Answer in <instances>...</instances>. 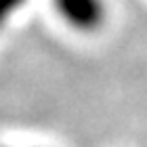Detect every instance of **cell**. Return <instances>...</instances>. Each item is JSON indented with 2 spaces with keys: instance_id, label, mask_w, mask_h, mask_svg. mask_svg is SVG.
I'll return each mask as SVG.
<instances>
[{
  "instance_id": "6da1fadb",
  "label": "cell",
  "mask_w": 147,
  "mask_h": 147,
  "mask_svg": "<svg viewBox=\"0 0 147 147\" xmlns=\"http://www.w3.org/2000/svg\"><path fill=\"white\" fill-rule=\"evenodd\" d=\"M57 17L78 34H97L109 19L107 0H53Z\"/></svg>"
},
{
  "instance_id": "7a4b0ae2",
  "label": "cell",
  "mask_w": 147,
  "mask_h": 147,
  "mask_svg": "<svg viewBox=\"0 0 147 147\" xmlns=\"http://www.w3.org/2000/svg\"><path fill=\"white\" fill-rule=\"evenodd\" d=\"M25 0H0V30L6 28V23L23 9Z\"/></svg>"
}]
</instances>
